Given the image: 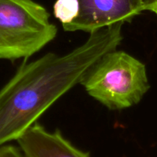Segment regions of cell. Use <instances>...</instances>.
I'll use <instances>...</instances> for the list:
<instances>
[{"mask_svg":"<svg viewBox=\"0 0 157 157\" xmlns=\"http://www.w3.org/2000/svg\"><path fill=\"white\" fill-rule=\"evenodd\" d=\"M0 157H25L19 149L13 146L0 147Z\"/></svg>","mask_w":157,"mask_h":157,"instance_id":"cell-7","label":"cell"},{"mask_svg":"<svg viewBox=\"0 0 157 157\" xmlns=\"http://www.w3.org/2000/svg\"><path fill=\"white\" fill-rule=\"evenodd\" d=\"M80 84L90 96L110 109L136 105L150 88L144 63L116 49L103 56Z\"/></svg>","mask_w":157,"mask_h":157,"instance_id":"cell-2","label":"cell"},{"mask_svg":"<svg viewBox=\"0 0 157 157\" xmlns=\"http://www.w3.org/2000/svg\"><path fill=\"white\" fill-rule=\"evenodd\" d=\"M117 24L90 34L68 53H47L21 65L0 90V146L23 135L52 104L77 84L90 69L123 40Z\"/></svg>","mask_w":157,"mask_h":157,"instance_id":"cell-1","label":"cell"},{"mask_svg":"<svg viewBox=\"0 0 157 157\" xmlns=\"http://www.w3.org/2000/svg\"><path fill=\"white\" fill-rule=\"evenodd\" d=\"M77 17L63 25L65 31L90 34L105 27L131 22L143 11V0H78Z\"/></svg>","mask_w":157,"mask_h":157,"instance_id":"cell-4","label":"cell"},{"mask_svg":"<svg viewBox=\"0 0 157 157\" xmlns=\"http://www.w3.org/2000/svg\"><path fill=\"white\" fill-rule=\"evenodd\" d=\"M143 2L144 11H151V10L157 5V0H143Z\"/></svg>","mask_w":157,"mask_h":157,"instance_id":"cell-8","label":"cell"},{"mask_svg":"<svg viewBox=\"0 0 157 157\" xmlns=\"http://www.w3.org/2000/svg\"><path fill=\"white\" fill-rule=\"evenodd\" d=\"M25 157H90L64 138L59 130L49 132L35 123L17 140Z\"/></svg>","mask_w":157,"mask_h":157,"instance_id":"cell-5","label":"cell"},{"mask_svg":"<svg viewBox=\"0 0 157 157\" xmlns=\"http://www.w3.org/2000/svg\"><path fill=\"white\" fill-rule=\"evenodd\" d=\"M33 0H0V59H27L52 41L57 28Z\"/></svg>","mask_w":157,"mask_h":157,"instance_id":"cell-3","label":"cell"},{"mask_svg":"<svg viewBox=\"0 0 157 157\" xmlns=\"http://www.w3.org/2000/svg\"><path fill=\"white\" fill-rule=\"evenodd\" d=\"M151 11H152V12H153V13H155V14L157 15V5L155 6H154L153 8H152V10H151Z\"/></svg>","mask_w":157,"mask_h":157,"instance_id":"cell-9","label":"cell"},{"mask_svg":"<svg viewBox=\"0 0 157 157\" xmlns=\"http://www.w3.org/2000/svg\"><path fill=\"white\" fill-rule=\"evenodd\" d=\"M79 10L78 0H56L53 6L54 16L63 25L72 22Z\"/></svg>","mask_w":157,"mask_h":157,"instance_id":"cell-6","label":"cell"}]
</instances>
